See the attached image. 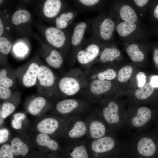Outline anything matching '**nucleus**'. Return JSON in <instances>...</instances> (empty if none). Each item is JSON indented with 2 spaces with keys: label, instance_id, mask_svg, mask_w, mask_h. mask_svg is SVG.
Segmentation results:
<instances>
[{
  "label": "nucleus",
  "instance_id": "f257e3e1",
  "mask_svg": "<svg viewBox=\"0 0 158 158\" xmlns=\"http://www.w3.org/2000/svg\"><path fill=\"white\" fill-rule=\"evenodd\" d=\"M126 103L117 97L104 98L97 110L110 130L117 134L125 128Z\"/></svg>",
  "mask_w": 158,
  "mask_h": 158
},
{
  "label": "nucleus",
  "instance_id": "f03ea898",
  "mask_svg": "<svg viewBox=\"0 0 158 158\" xmlns=\"http://www.w3.org/2000/svg\"><path fill=\"white\" fill-rule=\"evenodd\" d=\"M158 111V106L138 105L129 102L125 115V128L130 133L150 128Z\"/></svg>",
  "mask_w": 158,
  "mask_h": 158
},
{
  "label": "nucleus",
  "instance_id": "7ed1b4c3",
  "mask_svg": "<svg viewBox=\"0 0 158 158\" xmlns=\"http://www.w3.org/2000/svg\"><path fill=\"white\" fill-rule=\"evenodd\" d=\"M125 140L123 146L136 150L142 157L153 158L156 155L158 142V131L149 128L139 132L130 133Z\"/></svg>",
  "mask_w": 158,
  "mask_h": 158
},
{
  "label": "nucleus",
  "instance_id": "20e7f679",
  "mask_svg": "<svg viewBox=\"0 0 158 158\" xmlns=\"http://www.w3.org/2000/svg\"><path fill=\"white\" fill-rule=\"evenodd\" d=\"M73 117L45 114L37 117L30 128L35 131L48 135L59 141H62L66 126Z\"/></svg>",
  "mask_w": 158,
  "mask_h": 158
},
{
  "label": "nucleus",
  "instance_id": "39448f33",
  "mask_svg": "<svg viewBox=\"0 0 158 158\" xmlns=\"http://www.w3.org/2000/svg\"><path fill=\"white\" fill-rule=\"evenodd\" d=\"M88 84V78L81 69L72 68L59 79L57 88L59 98L74 95Z\"/></svg>",
  "mask_w": 158,
  "mask_h": 158
},
{
  "label": "nucleus",
  "instance_id": "423d86ee",
  "mask_svg": "<svg viewBox=\"0 0 158 158\" xmlns=\"http://www.w3.org/2000/svg\"><path fill=\"white\" fill-rule=\"evenodd\" d=\"M91 37L104 44L114 42L116 23L110 12L102 11L91 21Z\"/></svg>",
  "mask_w": 158,
  "mask_h": 158
},
{
  "label": "nucleus",
  "instance_id": "0eeeda50",
  "mask_svg": "<svg viewBox=\"0 0 158 158\" xmlns=\"http://www.w3.org/2000/svg\"><path fill=\"white\" fill-rule=\"evenodd\" d=\"M59 80L50 68L41 65L39 69L36 85L39 95L51 101L57 99L59 98L57 88Z\"/></svg>",
  "mask_w": 158,
  "mask_h": 158
},
{
  "label": "nucleus",
  "instance_id": "6e6552de",
  "mask_svg": "<svg viewBox=\"0 0 158 158\" xmlns=\"http://www.w3.org/2000/svg\"><path fill=\"white\" fill-rule=\"evenodd\" d=\"M115 21V31L121 41L147 42L150 37L152 36L150 28H146L139 23Z\"/></svg>",
  "mask_w": 158,
  "mask_h": 158
},
{
  "label": "nucleus",
  "instance_id": "1a4fd4ad",
  "mask_svg": "<svg viewBox=\"0 0 158 158\" xmlns=\"http://www.w3.org/2000/svg\"><path fill=\"white\" fill-rule=\"evenodd\" d=\"M109 3V11L115 20L137 23L149 28L142 21L129 0H114Z\"/></svg>",
  "mask_w": 158,
  "mask_h": 158
},
{
  "label": "nucleus",
  "instance_id": "9d476101",
  "mask_svg": "<svg viewBox=\"0 0 158 158\" xmlns=\"http://www.w3.org/2000/svg\"><path fill=\"white\" fill-rule=\"evenodd\" d=\"M117 134L111 133L101 138L87 140L86 145L90 156L93 158L123 147V140H120Z\"/></svg>",
  "mask_w": 158,
  "mask_h": 158
},
{
  "label": "nucleus",
  "instance_id": "9b49d317",
  "mask_svg": "<svg viewBox=\"0 0 158 158\" xmlns=\"http://www.w3.org/2000/svg\"><path fill=\"white\" fill-rule=\"evenodd\" d=\"M121 44L123 50L132 62L138 66H143L147 64L148 54L151 49V42L121 41Z\"/></svg>",
  "mask_w": 158,
  "mask_h": 158
},
{
  "label": "nucleus",
  "instance_id": "f8f14e48",
  "mask_svg": "<svg viewBox=\"0 0 158 158\" xmlns=\"http://www.w3.org/2000/svg\"><path fill=\"white\" fill-rule=\"evenodd\" d=\"M89 104L86 101L75 99L61 100L54 106L49 115L61 117H74L84 111Z\"/></svg>",
  "mask_w": 158,
  "mask_h": 158
},
{
  "label": "nucleus",
  "instance_id": "ddd939ff",
  "mask_svg": "<svg viewBox=\"0 0 158 158\" xmlns=\"http://www.w3.org/2000/svg\"><path fill=\"white\" fill-rule=\"evenodd\" d=\"M28 132L36 149L42 155L57 153L61 151V145L55 138L48 135L35 131L30 128Z\"/></svg>",
  "mask_w": 158,
  "mask_h": 158
},
{
  "label": "nucleus",
  "instance_id": "4468645a",
  "mask_svg": "<svg viewBox=\"0 0 158 158\" xmlns=\"http://www.w3.org/2000/svg\"><path fill=\"white\" fill-rule=\"evenodd\" d=\"M103 44L92 37L84 40L76 54V60L82 66L86 67L90 66L99 57Z\"/></svg>",
  "mask_w": 158,
  "mask_h": 158
},
{
  "label": "nucleus",
  "instance_id": "2eb2a0df",
  "mask_svg": "<svg viewBox=\"0 0 158 158\" xmlns=\"http://www.w3.org/2000/svg\"><path fill=\"white\" fill-rule=\"evenodd\" d=\"M129 96V102L138 105L158 106V88L154 87L149 80L142 87L133 90Z\"/></svg>",
  "mask_w": 158,
  "mask_h": 158
},
{
  "label": "nucleus",
  "instance_id": "dca6fc26",
  "mask_svg": "<svg viewBox=\"0 0 158 158\" xmlns=\"http://www.w3.org/2000/svg\"><path fill=\"white\" fill-rule=\"evenodd\" d=\"M97 61L101 66L119 68L125 63L122 53L115 41L103 44L102 51Z\"/></svg>",
  "mask_w": 158,
  "mask_h": 158
},
{
  "label": "nucleus",
  "instance_id": "f3484780",
  "mask_svg": "<svg viewBox=\"0 0 158 158\" xmlns=\"http://www.w3.org/2000/svg\"><path fill=\"white\" fill-rule=\"evenodd\" d=\"M10 144L16 157L28 158L35 152L33 151L36 149L28 131L16 132L12 137Z\"/></svg>",
  "mask_w": 158,
  "mask_h": 158
},
{
  "label": "nucleus",
  "instance_id": "a211bd4d",
  "mask_svg": "<svg viewBox=\"0 0 158 158\" xmlns=\"http://www.w3.org/2000/svg\"><path fill=\"white\" fill-rule=\"evenodd\" d=\"M37 60L34 59L15 69L17 80L22 86L30 87L36 85L41 65Z\"/></svg>",
  "mask_w": 158,
  "mask_h": 158
},
{
  "label": "nucleus",
  "instance_id": "6ab92c4d",
  "mask_svg": "<svg viewBox=\"0 0 158 158\" xmlns=\"http://www.w3.org/2000/svg\"><path fill=\"white\" fill-rule=\"evenodd\" d=\"M87 133L86 119L77 116L72 118L66 125L62 141L69 142L83 140L87 137Z\"/></svg>",
  "mask_w": 158,
  "mask_h": 158
},
{
  "label": "nucleus",
  "instance_id": "aec40b11",
  "mask_svg": "<svg viewBox=\"0 0 158 158\" xmlns=\"http://www.w3.org/2000/svg\"><path fill=\"white\" fill-rule=\"evenodd\" d=\"M88 139L93 140L113 133L97 111L86 119Z\"/></svg>",
  "mask_w": 158,
  "mask_h": 158
},
{
  "label": "nucleus",
  "instance_id": "412c9836",
  "mask_svg": "<svg viewBox=\"0 0 158 158\" xmlns=\"http://www.w3.org/2000/svg\"><path fill=\"white\" fill-rule=\"evenodd\" d=\"M54 106L52 101L39 95L28 98L25 102L24 108L27 113L38 117L51 111Z\"/></svg>",
  "mask_w": 158,
  "mask_h": 158
},
{
  "label": "nucleus",
  "instance_id": "4be33fe9",
  "mask_svg": "<svg viewBox=\"0 0 158 158\" xmlns=\"http://www.w3.org/2000/svg\"><path fill=\"white\" fill-rule=\"evenodd\" d=\"M118 82L114 81L101 80L95 79L90 80L88 86L90 93L94 96H105L107 97L120 91V87Z\"/></svg>",
  "mask_w": 158,
  "mask_h": 158
},
{
  "label": "nucleus",
  "instance_id": "5701e85b",
  "mask_svg": "<svg viewBox=\"0 0 158 158\" xmlns=\"http://www.w3.org/2000/svg\"><path fill=\"white\" fill-rule=\"evenodd\" d=\"M86 142L84 139L65 142L60 152L64 158H90Z\"/></svg>",
  "mask_w": 158,
  "mask_h": 158
},
{
  "label": "nucleus",
  "instance_id": "b1692460",
  "mask_svg": "<svg viewBox=\"0 0 158 158\" xmlns=\"http://www.w3.org/2000/svg\"><path fill=\"white\" fill-rule=\"evenodd\" d=\"M45 35L48 42L58 49H64L66 52L71 48V35L66 34L61 29L56 27H50L46 30Z\"/></svg>",
  "mask_w": 158,
  "mask_h": 158
},
{
  "label": "nucleus",
  "instance_id": "393cba45",
  "mask_svg": "<svg viewBox=\"0 0 158 158\" xmlns=\"http://www.w3.org/2000/svg\"><path fill=\"white\" fill-rule=\"evenodd\" d=\"M90 22H81L76 24L74 27L71 39V56L73 62L76 60V54L83 41L85 32Z\"/></svg>",
  "mask_w": 158,
  "mask_h": 158
},
{
  "label": "nucleus",
  "instance_id": "a878e982",
  "mask_svg": "<svg viewBox=\"0 0 158 158\" xmlns=\"http://www.w3.org/2000/svg\"><path fill=\"white\" fill-rule=\"evenodd\" d=\"M21 93L20 91L13 92L8 99L3 101L0 104V111L4 119L12 114L20 104Z\"/></svg>",
  "mask_w": 158,
  "mask_h": 158
},
{
  "label": "nucleus",
  "instance_id": "bb28decb",
  "mask_svg": "<svg viewBox=\"0 0 158 158\" xmlns=\"http://www.w3.org/2000/svg\"><path fill=\"white\" fill-rule=\"evenodd\" d=\"M25 112H18L12 116L11 124L12 128L16 132L22 133L28 131L31 126Z\"/></svg>",
  "mask_w": 158,
  "mask_h": 158
},
{
  "label": "nucleus",
  "instance_id": "cd10ccee",
  "mask_svg": "<svg viewBox=\"0 0 158 158\" xmlns=\"http://www.w3.org/2000/svg\"><path fill=\"white\" fill-rule=\"evenodd\" d=\"M104 67V68H95L92 71L90 74L91 80L97 79L113 81L116 78L117 68L109 66Z\"/></svg>",
  "mask_w": 158,
  "mask_h": 158
},
{
  "label": "nucleus",
  "instance_id": "c85d7f7f",
  "mask_svg": "<svg viewBox=\"0 0 158 158\" xmlns=\"http://www.w3.org/2000/svg\"><path fill=\"white\" fill-rule=\"evenodd\" d=\"M17 80L15 70L6 67L0 69V85L10 88L16 86Z\"/></svg>",
  "mask_w": 158,
  "mask_h": 158
},
{
  "label": "nucleus",
  "instance_id": "c756f323",
  "mask_svg": "<svg viewBox=\"0 0 158 158\" xmlns=\"http://www.w3.org/2000/svg\"><path fill=\"white\" fill-rule=\"evenodd\" d=\"M138 66L133 62L125 63L118 69L116 80L118 83H124L131 78Z\"/></svg>",
  "mask_w": 158,
  "mask_h": 158
},
{
  "label": "nucleus",
  "instance_id": "7c9ffc66",
  "mask_svg": "<svg viewBox=\"0 0 158 158\" xmlns=\"http://www.w3.org/2000/svg\"><path fill=\"white\" fill-rule=\"evenodd\" d=\"M77 14V13L72 9L61 13L55 19L56 27L61 30L67 28L73 22Z\"/></svg>",
  "mask_w": 158,
  "mask_h": 158
},
{
  "label": "nucleus",
  "instance_id": "2f4dec72",
  "mask_svg": "<svg viewBox=\"0 0 158 158\" xmlns=\"http://www.w3.org/2000/svg\"><path fill=\"white\" fill-rule=\"evenodd\" d=\"M45 59L48 65L51 68L59 69L63 63V57L58 50L54 49L50 50L45 55Z\"/></svg>",
  "mask_w": 158,
  "mask_h": 158
},
{
  "label": "nucleus",
  "instance_id": "473e14b6",
  "mask_svg": "<svg viewBox=\"0 0 158 158\" xmlns=\"http://www.w3.org/2000/svg\"><path fill=\"white\" fill-rule=\"evenodd\" d=\"M62 3L60 0H47L44 2L43 12L44 15L49 18L56 17L60 12Z\"/></svg>",
  "mask_w": 158,
  "mask_h": 158
},
{
  "label": "nucleus",
  "instance_id": "72a5a7b5",
  "mask_svg": "<svg viewBox=\"0 0 158 158\" xmlns=\"http://www.w3.org/2000/svg\"><path fill=\"white\" fill-rule=\"evenodd\" d=\"M138 14L141 18L148 12L152 0H129Z\"/></svg>",
  "mask_w": 158,
  "mask_h": 158
},
{
  "label": "nucleus",
  "instance_id": "f704fd0d",
  "mask_svg": "<svg viewBox=\"0 0 158 158\" xmlns=\"http://www.w3.org/2000/svg\"><path fill=\"white\" fill-rule=\"evenodd\" d=\"M31 15L30 12L25 9L16 11L13 14L11 20L13 23L15 25H18L29 21Z\"/></svg>",
  "mask_w": 158,
  "mask_h": 158
},
{
  "label": "nucleus",
  "instance_id": "c9c22d12",
  "mask_svg": "<svg viewBox=\"0 0 158 158\" xmlns=\"http://www.w3.org/2000/svg\"><path fill=\"white\" fill-rule=\"evenodd\" d=\"M76 2L83 7L87 8H97L102 10L109 2L108 1L99 0H79Z\"/></svg>",
  "mask_w": 158,
  "mask_h": 158
},
{
  "label": "nucleus",
  "instance_id": "e433bc0d",
  "mask_svg": "<svg viewBox=\"0 0 158 158\" xmlns=\"http://www.w3.org/2000/svg\"><path fill=\"white\" fill-rule=\"evenodd\" d=\"M11 47V43L6 38L4 37H0L1 63L5 64L6 56L10 52Z\"/></svg>",
  "mask_w": 158,
  "mask_h": 158
},
{
  "label": "nucleus",
  "instance_id": "4c0bfd02",
  "mask_svg": "<svg viewBox=\"0 0 158 158\" xmlns=\"http://www.w3.org/2000/svg\"><path fill=\"white\" fill-rule=\"evenodd\" d=\"M0 158H15L11 149L10 142L1 145L0 147Z\"/></svg>",
  "mask_w": 158,
  "mask_h": 158
},
{
  "label": "nucleus",
  "instance_id": "58836bf2",
  "mask_svg": "<svg viewBox=\"0 0 158 158\" xmlns=\"http://www.w3.org/2000/svg\"><path fill=\"white\" fill-rule=\"evenodd\" d=\"M150 18L154 22H158V0H152L149 12Z\"/></svg>",
  "mask_w": 158,
  "mask_h": 158
},
{
  "label": "nucleus",
  "instance_id": "ea45409f",
  "mask_svg": "<svg viewBox=\"0 0 158 158\" xmlns=\"http://www.w3.org/2000/svg\"><path fill=\"white\" fill-rule=\"evenodd\" d=\"M12 137H11V133L9 130L2 127L0 129V144H3L10 142Z\"/></svg>",
  "mask_w": 158,
  "mask_h": 158
},
{
  "label": "nucleus",
  "instance_id": "a19ab883",
  "mask_svg": "<svg viewBox=\"0 0 158 158\" xmlns=\"http://www.w3.org/2000/svg\"><path fill=\"white\" fill-rule=\"evenodd\" d=\"M153 63L155 68L158 70V42H151Z\"/></svg>",
  "mask_w": 158,
  "mask_h": 158
},
{
  "label": "nucleus",
  "instance_id": "79ce46f5",
  "mask_svg": "<svg viewBox=\"0 0 158 158\" xmlns=\"http://www.w3.org/2000/svg\"><path fill=\"white\" fill-rule=\"evenodd\" d=\"M135 77L138 88L143 86L147 81V76L145 73L143 71H140L138 72L135 75Z\"/></svg>",
  "mask_w": 158,
  "mask_h": 158
},
{
  "label": "nucleus",
  "instance_id": "37998d69",
  "mask_svg": "<svg viewBox=\"0 0 158 158\" xmlns=\"http://www.w3.org/2000/svg\"><path fill=\"white\" fill-rule=\"evenodd\" d=\"M12 92L10 88L0 85V98L4 101L9 99L11 96Z\"/></svg>",
  "mask_w": 158,
  "mask_h": 158
},
{
  "label": "nucleus",
  "instance_id": "c03bdc74",
  "mask_svg": "<svg viewBox=\"0 0 158 158\" xmlns=\"http://www.w3.org/2000/svg\"><path fill=\"white\" fill-rule=\"evenodd\" d=\"M26 48L24 45L22 44H17L15 47L14 49L16 52L18 54H22L25 52Z\"/></svg>",
  "mask_w": 158,
  "mask_h": 158
},
{
  "label": "nucleus",
  "instance_id": "a18cd8bd",
  "mask_svg": "<svg viewBox=\"0 0 158 158\" xmlns=\"http://www.w3.org/2000/svg\"><path fill=\"white\" fill-rule=\"evenodd\" d=\"M149 80L152 86L158 88V75H152L150 76Z\"/></svg>",
  "mask_w": 158,
  "mask_h": 158
},
{
  "label": "nucleus",
  "instance_id": "49530a36",
  "mask_svg": "<svg viewBox=\"0 0 158 158\" xmlns=\"http://www.w3.org/2000/svg\"><path fill=\"white\" fill-rule=\"evenodd\" d=\"M150 27L152 36H155L158 37V24H154Z\"/></svg>",
  "mask_w": 158,
  "mask_h": 158
},
{
  "label": "nucleus",
  "instance_id": "de8ad7c7",
  "mask_svg": "<svg viewBox=\"0 0 158 158\" xmlns=\"http://www.w3.org/2000/svg\"><path fill=\"white\" fill-rule=\"evenodd\" d=\"M28 158H44V156L39 152H37L34 153Z\"/></svg>",
  "mask_w": 158,
  "mask_h": 158
},
{
  "label": "nucleus",
  "instance_id": "09e8293b",
  "mask_svg": "<svg viewBox=\"0 0 158 158\" xmlns=\"http://www.w3.org/2000/svg\"><path fill=\"white\" fill-rule=\"evenodd\" d=\"M4 118L2 116L1 112L0 111V128L2 127L3 126V125L4 124Z\"/></svg>",
  "mask_w": 158,
  "mask_h": 158
},
{
  "label": "nucleus",
  "instance_id": "8fccbe9b",
  "mask_svg": "<svg viewBox=\"0 0 158 158\" xmlns=\"http://www.w3.org/2000/svg\"><path fill=\"white\" fill-rule=\"evenodd\" d=\"M4 32V26L2 21L0 19V36L1 37Z\"/></svg>",
  "mask_w": 158,
  "mask_h": 158
},
{
  "label": "nucleus",
  "instance_id": "3c124183",
  "mask_svg": "<svg viewBox=\"0 0 158 158\" xmlns=\"http://www.w3.org/2000/svg\"><path fill=\"white\" fill-rule=\"evenodd\" d=\"M155 124V129L158 131V111L157 115L154 123Z\"/></svg>",
  "mask_w": 158,
  "mask_h": 158
},
{
  "label": "nucleus",
  "instance_id": "603ef678",
  "mask_svg": "<svg viewBox=\"0 0 158 158\" xmlns=\"http://www.w3.org/2000/svg\"><path fill=\"white\" fill-rule=\"evenodd\" d=\"M156 155L157 156H158V142L157 147Z\"/></svg>",
  "mask_w": 158,
  "mask_h": 158
},
{
  "label": "nucleus",
  "instance_id": "864d4df0",
  "mask_svg": "<svg viewBox=\"0 0 158 158\" xmlns=\"http://www.w3.org/2000/svg\"><path fill=\"white\" fill-rule=\"evenodd\" d=\"M3 2V0H0V4H1L2 2Z\"/></svg>",
  "mask_w": 158,
  "mask_h": 158
},
{
  "label": "nucleus",
  "instance_id": "5fc2aeb1",
  "mask_svg": "<svg viewBox=\"0 0 158 158\" xmlns=\"http://www.w3.org/2000/svg\"><path fill=\"white\" fill-rule=\"evenodd\" d=\"M154 157H154V158H155ZM157 155H156V158H157Z\"/></svg>",
  "mask_w": 158,
  "mask_h": 158
}]
</instances>
